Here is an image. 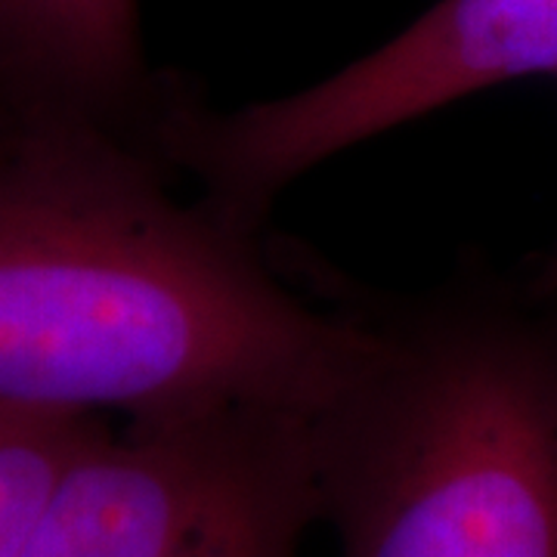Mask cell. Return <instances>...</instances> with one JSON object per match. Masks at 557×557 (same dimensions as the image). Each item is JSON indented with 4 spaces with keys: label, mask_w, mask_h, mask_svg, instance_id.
I'll use <instances>...</instances> for the list:
<instances>
[{
    "label": "cell",
    "mask_w": 557,
    "mask_h": 557,
    "mask_svg": "<svg viewBox=\"0 0 557 557\" xmlns=\"http://www.w3.org/2000/svg\"><path fill=\"white\" fill-rule=\"evenodd\" d=\"M102 421L0 409V557H25L65 468Z\"/></svg>",
    "instance_id": "obj_6"
},
{
    "label": "cell",
    "mask_w": 557,
    "mask_h": 557,
    "mask_svg": "<svg viewBox=\"0 0 557 557\" xmlns=\"http://www.w3.org/2000/svg\"><path fill=\"white\" fill-rule=\"evenodd\" d=\"M536 292H539V298L557 304V245H555V251H552V258H548V263H545V267H542V273H539Z\"/></svg>",
    "instance_id": "obj_7"
},
{
    "label": "cell",
    "mask_w": 557,
    "mask_h": 557,
    "mask_svg": "<svg viewBox=\"0 0 557 557\" xmlns=\"http://www.w3.org/2000/svg\"><path fill=\"white\" fill-rule=\"evenodd\" d=\"M171 87L152 75L139 0H0V100L152 146Z\"/></svg>",
    "instance_id": "obj_5"
},
{
    "label": "cell",
    "mask_w": 557,
    "mask_h": 557,
    "mask_svg": "<svg viewBox=\"0 0 557 557\" xmlns=\"http://www.w3.org/2000/svg\"><path fill=\"white\" fill-rule=\"evenodd\" d=\"M557 78V0H440L397 38L273 100L211 109L174 94L152 146L201 199L248 226L304 174L453 102Z\"/></svg>",
    "instance_id": "obj_3"
},
{
    "label": "cell",
    "mask_w": 557,
    "mask_h": 557,
    "mask_svg": "<svg viewBox=\"0 0 557 557\" xmlns=\"http://www.w3.org/2000/svg\"><path fill=\"white\" fill-rule=\"evenodd\" d=\"M313 416L233 406L102 421L25 557H307Z\"/></svg>",
    "instance_id": "obj_4"
},
{
    "label": "cell",
    "mask_w": 557,
    "mask_h": 557,
    "mask_svg": "<svg viewBox=\"0 0 557 557\" xmlns=\"http://www.w3.org/2000/svg\"><path fill=\"white\" fill-rule=\"evenodd\" d=\"M137 137L0 100V409L317 416L375 344Z\"/></svg>",
    "instance_id": "obj_1"
},
{
    "label": "cell",
    "mask_w": 557,
    "mask_h": 557,
    "mask_svg": "<svg viewBox=\"0 0 557 557\" xmlns=\"http://www.w3.org/2000/svg\"><path fill=\"white\" fill-rule=\"evenodd\" d=\"M362 307L375 344L310 421L335 557H557V325L471 288Z\"/></svg>",
    "instance_id": "obj_2"
}]
</instances>
